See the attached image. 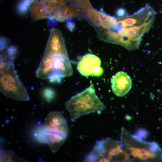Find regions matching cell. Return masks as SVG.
I'll use <instances>...</instances> for the list:
<instances>
[{
    "mask_svg": "<svg viewBox=\"0 0 162 162\" xmlns=\"http://www.w3.org/2000/svg\"><path fill=\"white\" fill-rule=\"evenodd\" d=\"M0 87L1 91L10 98L20 101L29 100L26 88L15 69L14 62L0 67Z\"/></svg>",
    "mask_w": 162,
    "mask_h": 162,
    "instance_id": "5",
    "label": "cell"
},
{
    "mask_svg": "<svg viewBox=\"0 0 162 162\" xmlns=\"http://www.w3.org/2000/svg\"><path fill=\"white\" fill-rule=\"evenodd\" d=\"M55 7V4L35 1L31 8L32 21H34L47 18H52Z\"/></svg>",
    "mask_w": 162,
    "mask_h": 162,
    "instance_id": "10",
    "label": "cell"
},
{
    "mask_svg": "<svg viewBox=\"0 0 162 162\" xmlns=\"http://www.w3.org/2000/svg\"><path fill=\"white\" fill-rule=\"evenodd\" d=\"M58 10L65 20L76 15L69 6L59 4Z\"/></svg>",
    "mask_w": 162,
    "mask_h": 162,
    "instance_id": "14",
    "label": "cell"
},
{
    "mask_svg": "<svg viewBox=\"0 0 162 162\" xmlns=\"http://www.w3.org/2000/svg\"><path fill=\"white\" fill-rule=\"evenodd\" d=\"M65 105L72 121L82 115L100 111L106 108L96 94L92 83L83 91L71 97Z\"/></svg>",
    "mask_w": 162,
    "mask_h": 162,
    "instance_id": "2",
    "label": "cell"
},
{
    "mask_svg": "<svg viewBox=\"0 0 162 162\" xmlns=\"http://www.w3.org/2000/svg\"><path fill=\"white\" fill-rule=\"evenodd\" d=\"M100 58L94 54L88 53L84 56L78 62L77 68L82 75L85 76H92L100 66Z\"/></svg>",
    "mask_w": 162,
    "mask_h": 162,
    "instance_id": "9",
    "label": "cell"
},
{
    "mask_svg": "<svg viewBox=\"0 0 162 162\" xmlns=\"http://www.w3.org/2000/svg\"><path fill=\"white\" fill-rule=\"evenodd\" d=\"M47 129V143L52 152L57 151L64 143L69 129L66 120L58 111L49 113L45 121Z\"/></svg>",
    "mask_w": 162,
    "mask_h": 162,
    "instance_id": "6",
    "label": "cell"
},
{
    "mask_svg": "<svg viewBox=\"0 0 162 162\" xmlns=\"http://www.w3.org/2000/svg\"><path fill=\"white\" fill-rule=\"evenodd\" d=\"M126 153L122 148L121 141L106 138L98 140L92 150L86 157L87 162L128 161Z\"/></svg>",
    "mask_w": 162,
    "mask_h": 162,
    "instance_id": "4",
    "label": "cell"
},
{
    "mask_svg": "<svg viewBox=\"0 0 162 162\" xmlns=\"http://www.w3.org/2000/svg\"><path fill=\"white\" fill-rule=\"evenodd\" d=\"M34 135L38 142L47 143V129L45 125L37 128L34 131Z\"/></svg>",
    "mask_w": 162,
    "mask_h": 162,
    "instance_id": "12",
    "label": "cell"
},
{
    "mask_svg": "<svg viewBox=\"0 0 162 162\" xmlns=\"http://www.w3.org/2000/svg\"><path fill=\"white\" fill-rule=\"evenodd\" d=\"M72 0H58V3L62 5H65L68 2Z\"/></svg>",
    "mask_w": 162,
    "mask_h": 162,
    "instance_id": "22",
    "label": "cell"
},
{
    "mask_svg": "<svg viewBox=\"0 0 162 162\" xmlns=\"http://www.w3.org/2000/svg\"><path fill=\"white\" fill-rule=\"evenodd\" d=\"M116 15L120 17H122L126 16L127 13L125 10L122 8H119L117 10L116 12Z\"/></svg>",
    "mask_w": 162,
    "mask_h": 162,
    "instance_id": "19",
    "label": "cell"
},
{
    "mask_svg": "<svg viewBox=\"0 0 162 162\" xmlns=\"http://www.w3.org/2000/svg\"><path fill=\"white\" fill-rule=\"evenodd\" d=\"M43 97L48 102H50L55 97L56 93L55 91L50 88H44L42 92Z\"/></svg>",
    "mask_w": 162,
    "mask_h": 162,
    "instance_id": "15",
    "label": "cell"
},
{
    "mask_svg": "<svg viewBox=\"0 0 162 162\" xmlns=\"http://www.w3.org/2000/svg\"><path fill=\"white\" fill-rule=\"evenodd\" d=\"M73 70L68 55L44 52L36 71V77L60 83L62 79L72 75Z\"/></svg>",
    "mask_w": 162,
    "mask_h": 162,
    "instance_id": "1",
    "label": "cell"
},
{
    "mask_svg": "<svg viewBox=\"0 0 162 162\" xmlns=\"http://www.w3.org/2000/svg\"><path fill=\"white\" fill-rule=\"evenodd\" d=\"M44 52L68 55L62 33L58 29L53 28L50 30Z\"/></svg>",
    "mask_w": 162,
    "mask_h": 162,
    "instance_id": "8",
    "label": "cell"
},
{
    "mask_svg": "<svg viewBox=\"0 0 162 162\" xmlns=\"http://www.w3.org/2000/svg\"><path fill=\"white\" fill-rule=\"evenodd\" d=\"M111 82L112 90L118 96H124L131 88L132 81L130 77L123 71L118 72L112 76Z\"/></svg>",
    "mask_w": 162,
    "mask_h": 162,
    "instance_id": "7",
    "label": "cell"
},
{
    "mask_svg": "<svg viewBox=\"0 0 162 162\" xmlns=\"http://www.w3.org/2000/svg\"><path fill=\"white\" fill-rule=\"evenodd\" d=\"M0 161H23L25 160L19 158L13 151L2 150L0 152Z\"/></svg>",
    "mask_w": 162,
    "mask_h": 162,
    "instance_id": "11",
    "label": "cell"
},
{
    "mask_svg": "<svg viewBox=\"0 0 162 162\" xmlns=\"http://www.w3.org/2000/svg\"><path fill=\"white\" fill-rule=\"evenodd\" d=\"M122 128L121 141L123 149L128 155L129 161H156L162 160V155L158 153V146L155 142H147L137 139Z\"/></svg>",
    "mask_w": 162,
    "mask_h": 162,
    "instance_id": "3",
    "label": "cell"
},
{
    "mask_svg": "<svg viewBox=\"0 0 162 162\" xmlns=\"http://www.w3.org/2000/svg\"><path fill=\"white\" fill-rule=\"evenodd\" d=\"M34 1L35 0H21L17 6L18 12L22 14L26 13Z\"/></svg>",
    "mask_w": 162,
    "mask_h": 162,
    "instance_id": "13",
    "label": "cell"
},
{
    "mask_svg": "<svg viewBox=\"0 0 162 162\" xmlns=\"http://www.w3.org/2000/svg\"><path fill=\"white\" fill-rule=\"evenodd\" d=\"M8 40L6 38L2 37L0 39V51L5 49L8 47Z\"/></svg>",
    "mask_w": 162,
    "mask_h": 162,
    "instance_id": "18",
    "label": "cell"
},
{
    "mask_svg": "<svg viewBox=\"0 0 162 162\" xmlns=\"http://www.w3.org/2000/svg\"><path fill=\"white\" fill-rule=\"evenodd\" d=\"M148 132L146 130L140 128L137 130L134 135V137L141 140L145 138L148 135Z\"/></svg>",
    "mask_w": 162,
    "mask_h": 162,
    "instance_id": "16",
    "label": "cell"
},
{
    "mask_svg": "<svg viewBox=\"0 0 162 162\" xmlns=\"http://www.w3.org/2000/svg\"><path fill=\"white\" fill-rule=\"evenodd\" d=\"M103 68L100 66L93 73L92 76H99L103 74Z\"/></svg>",
    "mask_w": 162,
    "mask_h": 162,
    "instance_id": "20",
    "label": "cell"
},
{
    "mask_svg": "<svg viewBox=\"0 0 162 162\" xmlns=\"http://www.w3.org/2000/svg\"><path fill=\"white\" fill-rule=\"evenodd\" d=\"M67 19L66 22V25L68 29L71 32L73 31L75 28V23L71 18Z\"/></svg>",
    "mask_w": 162,
    "mask_h": 162,
    "instance_id": "17",
    "label": "cell"
},
{
    "mask_svg": "<svg viewBox=\"0 0 162 162\" xmlns=\"http://www.w3.org/2000/svg\"><path fill=\"white\" fill-rule=\"evenodd\" d=\"M35 1L44 3H49L53 4H58V0H36Z\"/></svg>",
    "mask_w": 162,
    "mask_h": 162,
    "instance_id": "21",
    "label": "cell"
}]
</instances>
